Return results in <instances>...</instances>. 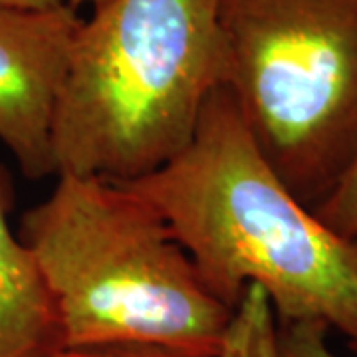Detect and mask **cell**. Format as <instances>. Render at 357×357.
<instances>
[{"instance_id": "cell-1", "label": "cell", "mask_w": 357, "mask_h": 357, "mask_svg": "<svg viewBox=\"0 0 357 357\" xmlns=\"http://www.w3.org/2000/svg\"><path fill=\"white\" fill-rule=\"evenodd\" d=\"M121 185L165 218L225 304L236 307L256 284L278 321H321L357 351V243L288 191L225 86L206 102L183 153Z\"/></svg>"}, {"instance_id": "cell-2", "label": "cell", "mask_w": 357, "mask_h": 357, "mask_svg": "<svg viewBox=\"0 0 357 357\" xmlns=\"http://www.w3.org/2000/svg\"><path fill=\"white\" fill-rule=\"evenodd\" d=\"M18 236L56 300L68 347L220 351L234 307L213 294L165 218L128 185L56 175L50 195L22 215Z\"/></svg>"}, {"instance_id": "cell-3", "label": "cell", "mask_w": 357, "mask_h": 357, "mask_svg": "<svg viewBox=\"0 0 357 357\" xmlns=\"http://www.w3.org/2000/svg\"><path fill=\"white\" fill-rule=\"evenodd\" d=\"M222 86L218 0H107L77 28L56 107V175L135 183L169 165Z\"/></svg>"}, {"instance_id": "cell-4", "label": "cell", "mask_w": 357, "mask_h": 357, "mask_svg": "<svg viewBox=\"0 0 357 357\" xmlns=\"http://www.w3.org/2000/svg\"><path fill=\"white\" fill-rule=\"evenodd\" d=\"M218 30L222 86L314 211L357 159V0H218Z\"/></svg>"}, {"instance_id": "cell-5", "label": "cell", "mask_w": 357, "mask_h": 357, "mask_svg": "<svg viewBox=\"0 0 357 357\" xmlns=\"http://www.w3.org/2000/svg\"><path fill=\"white\" fill-rule=\"evenodd\" d=\"M82 16L0 6V141L26 178L56 177L52 133Z\"/></svg>"}, {"instance_id": "cell-6", "label": "cell", "mask_w": 357, "mask_h": 357, "mask_svg": "<svg viewBox=\"0 0 357 357\" xmlns=\"http://www.w3.org/2000/svg\"><path fill=\"white\" fill-rule=\"evenodd\" d=\"M13 178L0 165V357H62L64 328L42 270L10 227Z\"/></svg>"}, {"instance_id": "cell-7", "label": "cell", "mask_w": 357, "mask_h": 357, "mask_svg": "<svg viewBox=\"0 0 357 357\" xmlns=\"http://www.w3.org/2000/svg\"><path fill=\"white\" fill-rule=\"evenodd\" d=\"M217 357H280L278 319L260 286L244 288Z\"/></svg>"}, {"instance_id": "cell-8", "label": "cell", "mask_w": 357, "mask_h": 357, "mask_svg": "<svg viewBox=\"0 0 357 357\" xmlns=\"http://www.w3.org/2000/svg\"><path fill=\"white\" fill-rule=\"evenodd\" d=\"M314 213L337 234L357 243V159Z\"/></svg>"}, {"instance_id": "cell-9", "label": "cell", "mask_w": 357, "mask_h": 357, "mask_svg": "<svg viewBox=\"0 0 357 357\" xmlns=\"http://www.w3.org/2000/svg\"><path fill=\"white\" fill-rule=\"evenodd\" d=\"M330 328L321 321H278L280 357H337L328 344Z\"/></svg>"}, {"instance_id": "cell-10", "label": "cell", "mask_w": 357, "mask_h": 357, "mask_svg": "<svg viewBox=\"0 0 357 357\" xmlns=\"http://www.w3.org/2000/svg\"><path fill=\"white\" fill-rule=\"evenodd\" d=\"M62 357H195L187 354L171 351L157 345L112 344L86 345V347H66Z\"/></svg>"}, {"instance_id": "cell-11", "label": "cell", "mask_w": 357, "mask_h": 357, "mask_svg": "<svg viewBox=\"0 0 357 357\" xmlns=\"http://www.w3.org/2000/svg\"><path fill=\"white\" fill-rule=\"evenodd\" d=\"M68 4L66 0H0V6L6 8H20V10H48Z\"/></svg>"}, {"instance_id": "cell-12", "label": "cell", "mask_w": 357, "mask_h": 357, "mask_svg": "<svg viewBox=\"0 0 357 357\" xmlns=\"http://www.w3.org/2000/svg\"><path fill=\"white\" fill-rule=\"evenodd\" d=\"M72 8H79V6H84V4H88V6H91V8H96V6H100V4H103V2H107V0H66Z\"/></svg>"}]
</instances>
